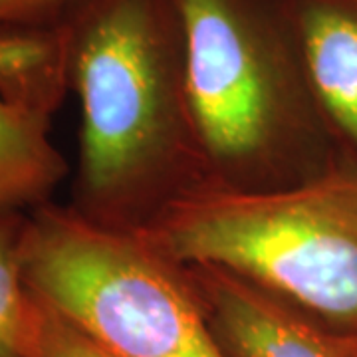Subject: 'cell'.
Listing matches in <instances>:
<instances>
[{"label":"cell","mask_w":357,"mask_h":357,"mask_svg":"<svg viewBox=\"0 0 357 357\" xmlns=\"http://www.w3.org/2000/svg\"><path fill=\"white\" fill-rule=\"evenodd\" d=\"M321 115L357 171V0H286Z\"/></svg>","instance_id":"cell-6"},{"label":"cell","mask_w":357,"mask_h":357,"mask_svg":"<svg viewBox=\"0 0 357 357\" xmlns=\"http://www.w3.org/2000/svg\"><path fill=\"white\" fill-rule=\"evenodd\" d=\"M36 298V296H34ZM36 356L38 357H115L77 332L64 318L36 298Z\"/></svg>","instance_id":"cell-10"},{"label":"cell","mask_w":357,"mask_h":357,"mask_svg":"<svg viewBox=\"0 0 357 357\" xmlns=\"http://www.w3.org/2000/svg\"><path fill=\"white\" fill-rule=\"evenodd\" d=\"M211 187L270 192L344 167L286 0H175Z\"/></svg>","instance_id":"cell-2"},{"label":"cell","mask_w":357,"mask_h":357,"mask_svg":"<svg viewBox=\"0 0 357 357\" xmlns=\"http://www.w3.org/2000/svg\"><path fill=\"white\" fill-rule=\"evenodd\" d=\"M227 357H357V332H337L211 264H183Z\"/></svg>","instance_id":"cell-5"},{"label":"cell","mask_w":357,"mask_h":357,"mask_svg":"<svg viewBox=\"0 0 357 357\" xmlns=\"http://www.w3.org/2000/svg\"><path fill=\"white\" fill-rule=\"evenodd\" d=\"M28 213H0V357L36 356V298L20 266Z\"/></svg>","instance_id":"cell-9"},{"label":"cell","mask_w":357,"mask_h":357,"mask_svg":"<svg viewBox=\"0 0 357 357\" xmlns=\"http://www.w3.org/2000/svg\"><path fill=\"white\" fill-rule=\"evenodd\" d=\"M82 103L72 208L139 234L211 187L175 0H82L68 18Z\"/></svg>","instance_id":"cell-1"},{"label":"cell","mask_w":357,"mask_h":357,"mask_svg":"<svg viewBox=\"0 0 357 357\" xmlns=\"http://www.w3.org/2000/svg\"><path fill=\"white\" fill-rule=\"evenodd\" d=\"M20 266L42 304L112 356L227 357L185 266L141 234L50 201L26 215Z\"/></svg>","instance_id":"cell-4"},{"label":"cell","mask_w":357,"mask_h":357,"mask_svg":"<svg viewBox=\"0 0 357 357\" xmlns=\"http://www.w3.org/2000/svg\"><path fill=\"white\" fill-rule=\"evenodd\" d=\"M70 2L76 0H0V26L62 20V14Z\"/></svg>","instance_id":"cell-11"},{"label":"cell","mask_w":357,"mask_h":357,"mask_svg":"<svg viewBox=\"0 0 357 357\" xmlns=\"http://www.w3.org/2000/svg\"><path fill=\"white\" fill-rule=\"evenodd\" d=\"M50 126L0 100V213H30L50 203L68 175Z\"/></svg>","instance_id":"cell-8"},{"label":"cell","mask_w":357,"mask_h":357,"mask_svg":"<svg viewBox=\"0 0 357 357\" xmlns=\"http://www.w3.org/2000/svg\"><path fill=\"white\" fill-rule=\"evenodd\" d=\"M68 18L0 26V100L50 126L72 88Z\"/></svg>","instance_id":"cell-7"},{"label":"cell","mask_w":357,"mask_h":357,"mask_svg":"<svg viewBox=\"0 0 357 357\" xmlns=\"http://www.w3.org/2000/svg\"><path fill=\"white\" fill-rule=\"evenodd\" d=\"M141 236L178 264H211L337 332H357V171L270 192L206 187Z\"/></svg>","instance_id":"cell-3"}]
</instances>
